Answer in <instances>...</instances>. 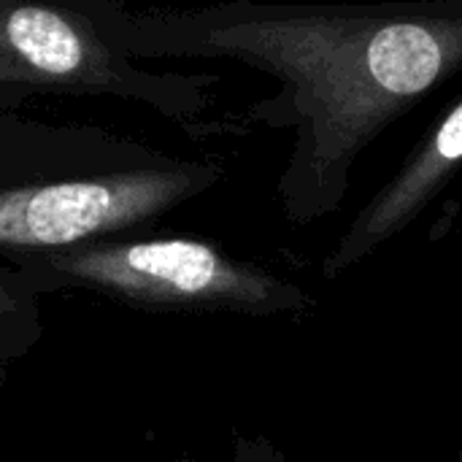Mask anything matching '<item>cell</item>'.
<instances>
[{"mask_svg": "<svg viewBox=\"0 0 462 462\" xmlns=\"http://www.w3.org/2000/svg\"><path fill=\"white\" fill-rule=\"evenodd\" d=\"M73 3L135 60H236L271 73L279 92L217 119V138L292 130L276 198L300 227L336 214L363 152L462 70V0Z\"/></svg>", "mask_w": 462, "mask_h": 462, "instance_id": "obj_1", "label": "cell"}, {"mask_svg": "<svg viewBox=\"0 0 462 462\" xmlns=\"http://www.w3.org/2000/svg\"><path fill=\"white\" fill-rule=\"evenodd\" d=\"M225 168L106 127L0 111V260L154 227L217 189Z\"/></svg>", "mask_w": 462, "mask_h": 462, "instance_id": "obj_2", "label": "cell"}, {"mask_svg": "<svg viewBox=\"0 0 462 462\" xmlns=\"http://www.w3.org/2000/svg\"><path fill=\"white\" fill-rule=\"evenodd\" d=\"M130 230L57 252L16 257L32 290L92 292L149 314H230L254 319H311L317 298L271 268L241 260L195 236Z\"/></svg>", "mask_w": 462, "mask_h": 462, "instance_id": "obj_3", "label": "cell"}, {"mask_svg": "<svg viewBox=\"0 0 462 462\" xmlns=\"http://www.w3.org/2000/svg\"><path fill=\"white\" fill-rule=\"evenodd\" d=\"M214 84L217 73L149 68L125 54L73 0H0V100L14 108L32 95L114 97L208 141Z\"/></svg>", "mask_w": 462, "mask_h": 462, "instance_id": "obj_4", "label": "cell"}, {"mask_svg": "<svg viewBox=\"0 0 462 462\" xmlns=\"http://www.w3.org/2000/svg\"><path fill=\"white\" fill-rule=\"evenodd\" d=\"M462 157V95L430 122L395 176L360 208L346 233L322 263L328 282L368 260L387 241L401 236L452 181Z\"/></svg>", "mask_w": 462, "mask_h": 462, "instance_id": "obj_5", "label": "cell"}, {"mask_svg": "<svg viewBox=\"0 0 462 462\" xmlns=\"http://www.w3.org/2000/svg\"><path fill=\"white\" fill-rule=\"evenodd\" d=\"M43 338L41 295L24 273L0 260V387Z\"/></svg>", "mask_w": 462, "mask_h": 462, "instance_id": "obj_6", "label": "cell"}, {"mask_svg": "<svg viewBox=\"0 0 462 462\" xmlns=\"http://www.w3.org/2000/svg\"><path fill=\"white\" fill-rule=\"evenodd\" d=\"M173 462H195L192 457H176ZM233 462H290V457L265 436H236Z\"/></svg>", "mask_w": 462, "mask_h": 462, "instance_id": "obj_7", "label": "cell"}]
</instances>
